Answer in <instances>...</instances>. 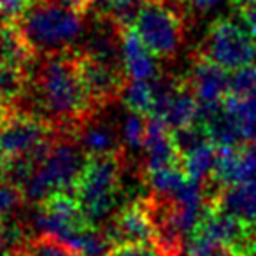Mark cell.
I'll list each match as a JSON object with an SVG mask.
<instances>
[{"instance_id":"6da1fadb","label":"cell","mask_w":256,"mask_h":256,"mask_svg":"<svg viewBox=\"0 0 256 256\" xmlns=\"http://www.w3.org/2000/svg\"><path fill=\"white\" fill-rule=\"evenodd\" d=\"M23 100H28V112L68 136H76L82 124L100 112L86 93L78 51L72 48L39 54L34 60L28 67V86Z\"/></svg>"},{"instance_id":"e575fe53","label":"cell","mask_w":256,"mask_h":256,"mask_svg":"<svg viewBox=\"0 0 256 256\" xmlns=\"http://www.w3.org/2000/svg\"><path fill=\"white\" fill-rule=\"evenodd\" d=\"M2 221H4V220H2V218H0V223H2Z\"/></svg>"},{"instance_id":"7402d4cb","label":"cell","mask_w":256,"mask_h":256,"mask_svg":"<svg viewBox=\"0 0 256 256\" xmlns=\"http://www.w3.org/2000/svg\"><path fill=\"white\" fill-rule=\"evenodd\" d=\"M148 124H150V118L130 110V114L126 116L123 124V137L128 148L144 150V142H146L148 136Z\"/></svg>"},{"instance_id":"f546056e","label":"cell","mask_w":256,"mask_h":256,"mask_svg":"<svg viewBox=\"0 0 256 256\" xmlns=\"http://www.w3.org/2000/svg\"><path fill=\"white\" fill-rule=\"evenodd\" d=\"M14 109L16 107H9V106H4V104H0V123H2Z\"/></svg>"},{"instance_id":"836d02e7","label":"cell","mask_w":256,"mask_h":256,"mask_svg":"<svg viewBox=\"0 0 256 256\" xmlns=\"http://www.w3.org/2000/svg\"><path fill=\"white\" fill-rule=\"evenodd\" d=\"M249 146H251V148H252V150H254V153H256V136H254V137H252V139H251V140H249Z\"/></svg>"},{"instance_id":"3957f363","label":"cell","mask_w":256,"mask_h":256,"mask_svg":"<svg viewBox=\"0 0 256 256\" xmlns=\"http://www.w3.org/2000/svg\"><path fill=\"white\" fill-rule=\"evenodd\" d=\"M124 167V151L88 156L72 193L78 198L84 218L95 226H104L116 212Z\"/></svg>"},{"instance_id":"52a82bcc","label":"cell","mask_w":256,"mask_h":256,"mask_svg":"<svg viewBox=\"0 0 256 256\" xmlns=\"http://www.w3.org/2000/svg\"><path fill=\"white\" fill-rule=\"evenodd\" d=\"M200 53L234 72L256 64V40L244 26L228 18H220L207 30Z\"/></svg>"},{"instance_id":"ac0fdd59","label":"cell","mask_w":256,"mask_h":256,"mask_svg":"<svg viewBox=\"0 0 256 256\" xmlns=\"http://www.w3.org/2000/svg\"><path fill=\"white\" fill-rule=\"evenodd\" d=\"M79 256H109L114 249L109 234L104 226L90 224L84 230L76 234L67 242Z\"/></svg>"},{"instance_id":"8fae6325","label":"cell","mask_w":256,"mask_h":256,"mask_svg":"<svg viewBox=\"0 0 256 256\" xmlns=\"http://www.w3.org/2000/svg\"><path fill=\"white\" fill-rule=\"evenodd\" d=\"M256 179V153L251 146H218L216 164L206 182L207 198L232 184Z\"/></svg>"},{"instance_id":"2e32d148","label":"cell","mask_w":256,"mask_h":256,"mask_svg":"<svg viewBox=\"0 0 256 256\" xmlns=\"http://www.w3.org/2000/svg\"><path fill=\"white\" fill-rule=\"evenodd\" d=\"M223 109L228 114L244 142H249L256 136V95L235 96L228 93L223 100Z\"/></svg>"},{"instance_id":"277c9868","label":"cell","mask_w":256,"mask_h":256,"mask_svg":"<svg viewBox=\"0 0 256 256\" xmlns=\"http://www.w3.org/2000/svg\"><path fill=\"white\" fill-rule=\"evenodd\" d=\"M86 16L58 4L56 0H32L25 14L16 22L37 54L70 50L84 32Z\"/></svg>"},{"instance_id":"ffe728a7","label":"cell","mask_w":256,"mask_h":256,"mask_svg":"<svg viewBox=\"0 0 256 256\" xmlns=\"http://www.w3.org/2000/svg\"><path fill=\"white\" fill-rule=\"evenodd\" d=\"M121 98L128 110L150 118L154 107L153 81H128Z\"/></svg>"},{"instance_id":"5bb4252c","label":"cell","mask_w":256,"mask_h":256,"mask_svg":"<svg viewBox=\"0 0 256 256\" xmlns=\"http://www.w3.org/2000/svg\"><path fill=\"white\" fill-rule=\"evenodd\" d=\"M209 204L256 226V179L220 190L210 196Z\"/></svg>"},{"instance_id":"cb8c5ba5","label":"cell","mask_w":256,"mask_h":256,"mask_svg":"<svg viewBox=\"0 0 256 256\" xmlns=\"http://www.w3.org/2000/svg\"><path fill=\"white\" fill-rule=\"evenodd\" d=\"M25 200V193L18 184L8 179L0 181V218L2 220H8Z\"/></svg>"},{"instance_id":"1f68e13d","label":"cell","mask_w":256,"mask_h":256,"mask_svg":"<svg viewBox=\"0 0 256 256\" xmlns=\"http://www.w3.org/2000/svg\"><path fill=\"white\" fill-rule=\"evenodd\" d=\"M6 172H8V168H6V164L0 160V181H4V179H6Z\"/></svg>"},{"instance_id":"d6986e66","label":"cell","mask_w":256,"mask_h":256,"mask_svg":"<svg viewBox=\"0 0 256 256\" xmlns=\"http://www.w3.org/2000/svg\"><path fill=\"white\" fill-rule=\"evenodd\" d=\"M218 146L210 140L195 150L188 151L181 156V167L192 179L207 182L212 176L214 164H216Z\"/></svg>"},{"instance_id":"9c48e42d","label":"cell","mask_w":256,"mask_h":256,"mask_svg":"<svg viewBox=\"0 0 256 256\" xmlns=\"http://www.w3.org/2000/svg\"><path fill=\"white\" fill-rule=\"evenodd\" d=\"M36 223L42 234H50L64 242H68L76 234L92 224L72 192L54 193L37 204Z\"/></svg>"},{"instance_id":"7c38bea8","label":"cell","mask_w":256,"mask_h":256,"mask_svg":"<svg viewBox=\"0 0 256 256\" xmlns=\"http://www.w3.org/2000/svg\"><path fill=\"white\" fill-rule=\"evenodd\" d=\"M186 78L198 98L200 107L220 106L230 93V70L214 64L202 53L195 54Z\"/></svg>"},{"instance_id":"7a4b0ae2","label":"cell","mask_w":256,"mask_h":256,"mask_svg":"<svg viewBox=\"0 0 256 256\" xmlns=\"http://www.w3.org/2000/svg\"><path fill=\"white\" fill-rule=\"evenodd\" d=\"M88 162V154L76 136L62 134L53 146L32 165L22 190L28 202L39 204L60 192H74Z\"/></svg>"},{"instance_id":"5b68a950","label":"cell","mask_w":256,"mask_h":256,"mask_svg":"<svg viewBox=\"0 0 256 256\" xmlns=\"http://www.w3.org/2000/svg\"><path fill=\"white\" fill-rule=\"evenodd\" d=\"M182 0H140L130 26L156 58H170L184 40Z\"/></svg>"},{"instance_id":"484cf974","label":"cell","mask_w":256,"mask_h":256,"mask_svg":"<svg viewBox=\"0 0 256 256\" xmlns=\"http://www.w3.org/2000/svg\"><path fill=\"white\" fill-rule=\"evenodd\" d=\"M109 256H162L154 246L150 244H124L116 246Z\"/></svg>"},{"instance_id":"83f0119b","label":"cell","mask_w":256,"mask_h":256,"mask_svg":"<svg viewBox=\"0 0 256 256\" xmlns=\"http://www.w3.org/2000/svg\"><path fill=\"white\" fill-rule=\"evenodd\" d=\"M221 2H223V0H190L192 8H195L196 11H209L214 6L221 4Z\"/></svg>"},{"instance_id":"4fadbf2b","label":"cell","mask_w":256,"mask_h":256,"mask_svg":"<svg viewBox=\"0 0 256 256\" xmlns=\"http://www.w3.org/2000/svg\"><path fill=\"white\" fill-rule=\"evenodd\" d=\"M121 60L128 81H153L160 76L156 56L130 25L121 28Z\"/></svg>"},{"instance_id":"30bf717a","label":"cell","mask_w":256,"mask_h":256,"mask_svg":"<svg viewBox=\"0 0 256 256\" xmlns=\"http://www.w3.org/2000/svg\"><path fill=\"white\" fill-rule=\"evenodd\" d=\"M114 248L124 244H150L154 246L156 232L146 198H137L124 204L106 226Z\"/></svg>"},{"instance_id":"8992f818","label":"cell","mask_w":256,"mask_h":256,"mask_svg":"<svg viewBox=\"0 0 256 256\" xmlns=\"http://www.w3.org/2000/svg\"><path fill=\"white\" fill-rule=\"evenodd\" d=\"M60 136L46 120L14 109L0 123V160L6 168L12 162H37Z\"/></svg>"},{"instance_id":"f1b7e54d","label":"cell","mask_w":256,"mask_h":256,"mask_svg":"<svg viewBox=\"0 0 256 256\" xmlns=\"http://www.w3.org/2000/svg\"><path fill=\"white\" fill-rule=\"evenodd\" d=\"M210 256H246V254H242V252L237 251V249L224 248V246H221V248H218Z\"/></svg>"},{"instance_id":"e0dca14e","label":"cell","mask_w":256,"mask_h":256,"mask_svg":"<svg viewBox=\"0 0 256 256\" xmlns=\"http://www.w3.org/2000/svg\"><path fill=\"white\" fill-rule=\"evenodd\" d=\"M28 86V68L0 58V104L16 107Z\"/></svg>"},{"instance_id":"d4e9b609","label":"cell","mask_w":256,"mask_h":256,"mask_svg":"<svg viewBox=\"0 0 256 256\" xmlns=\"http://www.w3.org/2000/svg\"><path fill=\"white\" fill-rule=\"evenodd\" d=\"M32 0H0V16L9 23H16L30 8Z\"/></svg>"},{"instance_id":"4dcf8cb0","label":"cell","mask_w":256,"mask_h":256,"mask_svg":"<svg viewBox=\"0 0 256 256\" xmlns=\"http://www.w3.org/2000/svg\"><path fill=\"white\" fill-rule=\"evenodd\" d=\"M244 254H246V256H256V234H254V237L251 238V242H249V246H248V248H246Z\"/></svg>"},{"instance_id":"9a60e30c","label":"cell","mask_w":256,"mask_h":256,"mask_svg":"<svg viewBox=\"0 0 256 256\" xmlns=\"http://www.w3.org/2000/svg\"><path fill=\"white\" fill-rule=\"evenodd\" d=\"M76 139H78V142L81 144V148L88 156L124 151L120 137L114 132V128L107 123L95 121V118L79 128L76 132Z\"/></svg>"},{"instance_id":"44dd1931","label":"cell","mask_w":256,"mask_h":256,"mask_svg":"<svg viewBox=\"0 0 256 256\" xmlns=\"http://www.w3.org/2000/svg\"><path fill=\"white\" fill-rule=\"evenodd\" d=\"M16 256H79L67 242L60 240L50 234H42L39 237L26 238V242L20 249H16Z\"/></svg>"},{"instance_id":"ba28073f","label":"cell","mask_w":256,"mask_h":256,"mask_svg":"<svg viewBox=\"0 0 256 256\" xmlns=\"http://www.w3.org/2000/svg\"><path fill=\"white\" fill-rule=\"evenodd\" d=\"M78 64L86 93L98 110L116 102L123 95L128 78L121 62L106 60L86 51H78Z\"/></svg>"},{"instance_id":"d6a6232c","label":"cell","mask_w":256,"mask_h":256,"mask_svg":"<svg viewBox=\"0 0 256 256\" xmlns=\"http://www.w3.org/2000/svg\"><path fill=\"white\" fill-rule=\"evenodd\" d=\"M8 23L9 22H6L2 16H0V37H2V34H4V30H6V26H8Z\"/></svg>"},{"instance_id":"4316f807","label":"cell","mask_w":256,"mask_h":256,"mask_svg":"<svg viewBox=\"0 0 256 256\" xmlns=\"http://www.w3.org/2000/svg\"><path fill=\"white\" fill-rule=\"evenodd\" d=\"M238 16L244 25V28L251 34V37L256 40V2H249V4H238Z\"/></svg>"},{"instance_id":"603a6c76","label":"cell","mask_w":256,"mask_h":256,"mask_svg":"<svg viewBox=\"0 0 256 256\" xmlns=\"http://www.w3.org/2000/svg\"><path fill=\"white\" fill-rule=\"evenodd\" d=\"M230 95H235V96H254L256 95V64L232 72Z\"/></svg>"}]
</instances>
